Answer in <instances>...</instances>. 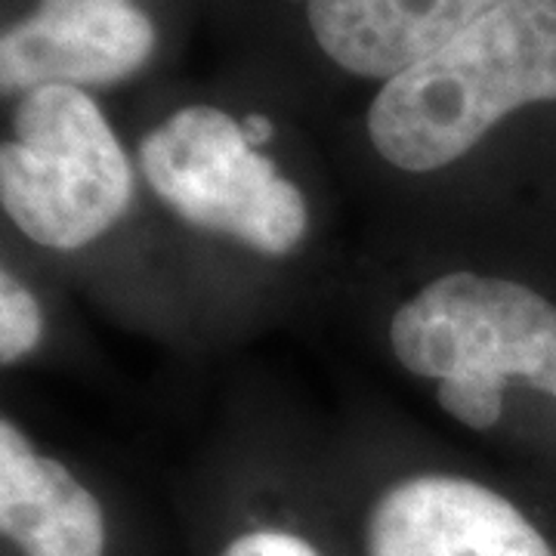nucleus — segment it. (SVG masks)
Here are the masks:
<instances>
[{
  "mask_svg": "<svg viewBox=\"0 0 556 556\" xmlns=\"http://www.w3.org/2000/svg\"><path fill=\"white\" fill-rule=\"evenodd\" d=\"M504 0H211L229 68L294 105L313 127L338 121L437 56Z\"/></svg>",
  "mask_w": 556,
  "mask_h": 556,
  "instance_id": "20e7f679",
  "label": "nucleus"
},
{
  "mask_svg": "<svg viewBox=\"0 0 556 556\" xmlns=\"http://www.w3.org/2000/svg\"><path fill=\"white\" fill-rule=\"evenodd\" d=\"M50 318L35 278L25 276L20 263L3 257L0 269V362L7 371L38 356L47 343Z\"/></svg>",
  "mask_w": 556,
  "mask_h": 556,
  "instance_id": "1a4fd4ad",
  "label": "nucleus"
},
{
  "mask_svg": "<svg viewBox=\"0 0 556 556\" xmlns=\"http://www.w3.org/2000/svg\"><path fill=\"white\" fill-rule=\"evenodd\" d=\"M362 556H556L529 504L489 473L408 464L380 479L362 517Z\"/></svg>",
  "mask_w": 556,
  "mask_h": 556,
  "instance_id": "0eeeda50",
  "label": "nucleus"
},
{
  "mask_svg": "<svg viewBox=\"0 0 556 556\" xmlns=\"http://www.w3.org/2000/svg\"><path fill=\"white\" fill-rule=\"evenodd\" d=\"M371 338L455 433L556 473V269L479 248L405 251Z\"/></svg>",
  "mask_w": 556,
  "mask_h": 556,
  "instance_id": "7ed1b4c3",
  "label": "nucleus"
},
{
  "mask_svg": "<svg viewBox=\"0 0 556 556\" xmlns=\"http://www.w3.org/2000/svg\"><path fill=\"white\" fill-rule=\"evenodd\" d=\"M207 13L211 0H3L0 100L40 84L142 93L170 78Z\"/></svg>",
  "mask_w": 556,
  "mask_h": 556,
  "instance_id": "423d86ee",
  "label": "nucleus"
},
{
  "mask_svg": "<svg viewBox=\"0 0 556 556\" xmlns=\"http://www.w3.org/2000/svg\"><path fill=\"white\" fill-rule=\"evenodd\" d=\"M0 532L20 556L109 554L100 495L10 412L0 417Z\"/></svg>",
  "mask_w": 556,
  "mask_h": 556,
  "instance_id": "6e6552de",
  "label": "nucleus"
},
{
  "mask_svg": "<svg viewBox=\"0 0 556 556\" xmlns=\"http://www.w3.org/2000/svg\"><path fill=\"white\" fill-rule=\"evenodd\" d=\"M146 219L211 276H309L331 229L316 127L263 84L226 68L142 90L130 127Z\"/></svg>",
  "mask_w": 556,
  "mask_h": 556,
  "instance_id": "f03ea898",
  "label": "nucleus"
},
{
  "mask_svg": "<svg viewBox=\"0 0 556 556\" xmlns=\"http://www.w3.org/2000/svg\"><path fill=\"white\" fill-rule=\"evenodd\" d=\"M350 177L433 214L437 244L556 269V0H504L328 124Z\"/></svg>",
  "mask_w": 556,
  "mask_h": 556,
  "instance_id": "f257e3e1",
  "label": "nucleus"
},
{
  "mask_svg": "<svg viewBox=\"0 0 556 556\" xmlns=\"http://www.w3.org/2000/svg\"><path fill=\"white\" fill-rule=\"evenodd\" d=\"M0 211L20 244L53 260L93 257L146 223L134 149L102 97L40 84L3 102Z\"/></svg>",
  "mask_w": 556,
  "mask_h": 556,
  "instance_id": "39448f33",
  "label": "nucleus"
},
{
  "mask_svg": "<svg viewBox=\"0 0 556 556\" xmlns=\"http://www.w3.org/2000/svg\"><path fill=\"white\" fill-rule=\"evenodd\" d=\"M217 556H325L309 535L278 522H257L229 538Z\"/></svg>",
  "mask_w": 556,
  "mask_h": 556,
  "instance_id": "9d476101",
  "label": "nucleus"
}]
</instances>
